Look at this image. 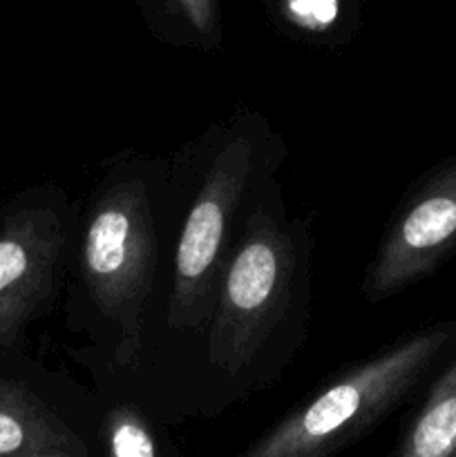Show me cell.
Wrapping results in <instances>:
<instances>
[{"label": "cell", "instance_id": "cell-1", "mask_svg": "<svg viewBox=\"0 0 456 457\" xmlns=\"http://www.w3.org/2000/svg\"><path fill=\"white\" fill-rule=\"evenodd\" d=\"M284 156V138L255 110H237L177 152L164 266L134 373L152 366L156 384L190 388L241 221Z\"/></svg>", "mask_w": 456, "mask_h": 457}, {"label": "cell", "instance_id": "cell-2", "mask_svg": "<svg viewBox=\"0 0 456 457\" xmlns=\"http://www.w3.org/2000/svg\"><path fill=\"white\" fill-rule=\"evenodd\" d=\"M311 228L286 214L271 177L250 204L228 259L188 393L208 415L275 382L307 337Z\"/></svg>", "mask_w": 456, "mask_h": 457}, {"label": "cell", "instance_id": "cell-3", "mask_svg": "<svg viewBox=\"0 0 456 457\" xmlns=\"http://www.w3.org/2000/svg\"><path fill=\"white\" fill-rule=\"evenodd\" d=\"M173 177L164 159L119 152L79 210L70 275L72 328L85 330L106 369L132 370L164 266Z\"/></svg>", "mask_w": 456, "mask_h": 457}, {"label": "cell", "instance_id": "cell-4", "mask_svg": "<svg viewBox=\"0 0 456 457\" xmlns=\"http://www.w3.org/2000/svg\"><path fill=\"white\" fill-rule=\"evenodd\" d=\"M456 339V320L398 339L367 360L344 366L311 397L277 420L244 457H326L369 436L429 373Z\"/></svg>", "mask_w": 456, "mask_h": 457}, {"label": "cell", "instance_id": "cell-5", "mask_svg": "<svg viewBox=\"0 0 456 457\" xmlns=\"http://www.w3.org/2000/svg\"><path fill=\"white\" fill-rule=\"evenodd\" d=\"M79 208L54 183L25 187L0 204V353L22 348L47 315L74 250Z\"/></svg>", "mask_w": 456, "mask_h": 457}, {"label": "cell", "instance_id": "cell-6", "mask_svg": "<svg viewBox=\"0 0 456 457\" xmlns=\"http://www.w3.org/2000/svg\"><path fill=\"white\" fill-rule=\"evenodd\" d=\"M456 253V156L411 183L384 226L362 277V297L380 303L427 279Z\"/></svg>", "mask_w": 456, "mask_h": 457}, {"label": "cell", "instance_id": "cell-7", "mask_svg": "<svg viewBox=\"0 0 456 457\" xmlns=\"http://www.w3.org/2000/svg\"><path fill=\"white\" fill-rule=\"evenodd\" d=\"M268 21L313 47H347L358 34L362 0H262Z\"/></svg>", "mask_w": 456, "mask_h": 457}, {"label": "cell", "instance_id": "cell-8", "mask_svg": "<svg viewBox=\"0 0 456 457\" xmlns=\"http://www.w3.org/2000/svg\"><path fill=\"white\" fill-rule=\"evenodd\" d=\"M393 457H456V357L402 428Z\"/></svg>", "mask_w": 456, "mask_h": 457}, {"label": "cell", "instance_id": "cell-9", "mask_svg": "<svg viewBox=\"0 0 456 457\" xmlns=\"http://www.w3.org/2000/svg\"><path fill=\"white\" fill-rule=\"evenodd\" d=\"M150 34L170 47L217 52L224 40L219 0H132Z\"/></svg>", "mask_w": 456, "mask_h": 457}, {"label": "cell", "instance_id": "cell-10", "mask_svg": "<svg viewBox=\"0 0 456 457\" xmlns=\"http://www.w3.org/2000/svg\"><path fill=\"white\" fill-rule=\"evenodd\" d=\"M98 453L114 457H161L168 455L165 437L156 431L143 411L134 404L116 402L98 418Z\"/></svg>", "mask_w": 456, "mask_h": 457}]
</instances>
